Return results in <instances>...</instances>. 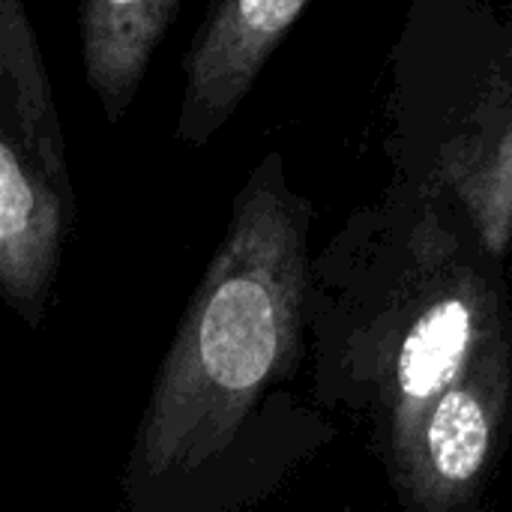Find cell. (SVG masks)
<instances>
[{
	"mask_svg": "<svg viewBox=\"0 0 512 512\" xmlns=\"http://www.w3.org/2000/svg\"><path fill=\"white\" fill-rule=\"evenodd\" d=\"M72 216L75 198L0 123V288L30 327L42 321Z\"/></svg>",
	"mask_w": 512,
	"mask_h": 512,
	"instance_id": "obj_4",
	"label": "cell"
},
{
	"mask_svg": "<svg viewBox=\"0 0 512 512\" xmlns=\"http://www.w3.org/2000/svg\"><path fill=\"white\" fill-rule=\"evenodd\" d=\"M0 87L3 126H9L36 165L75 198L48 72L33 39L24 0H0Z\"/></svg>",
	"mask_w": 512,
	"mask_h": 512,
	"instance_id": "obj_6",
	"label": "cell"
},
{
	"mask_svg": "<svg viewBox=\"0 0 512 512\" xmlns=\"http://www.w3.org/2000/svg\"><path fill=\"white\" fill-rule=\"evenodd\" d=\"M309 0H213L189 54L177 135L204 144L243 102Z\"/></svg>",
	"mask_w": 512,
	"mask_h": 512,
	"instance_id": "obj_3",
	"label": "cell"
},
{
	"mask_svg": "<svg viewBox=\"0 0 512 512\" xmlns=\"http://www.w3.org/2000/svg\"><path fill=\"white\" fill-rule=\"evenodd\" d=\"M450 180L492 255H504L512 240V108L504 120L456 153Z\"/></svg>",
	"mask_w": 512,
	"mask_h": 512,
	"instance_id": "obj_7",
	"label": "cell"
},
{
	"mask_svg": "<svg viewBox=\"0 0 512 512\" xmlns=\"http://www.w3.org/2000/svg\"><path fill=\"white\" fill-rule=\"evenodd\" d=\"M512 411V324L501 294L459 267L417 291L387 369L390 468L414 510L465 507Z\"/></svg>",
	"mask_w": 512,
	"mask_h": 512,
	"instance_id": "obj_2",
	"label": "cell"
},
{
	"mask_svg": "<svg viewBox=\"0 0 512 512\" xmlns=\"http://www.w3.org/2000/svg\"><path fill=\"white\" fill-rule=\"evenodd\" d=\"M180 0H81L84 72L111 123L138 93Z\"/></svg>",
	"mask_w": 512,
	"mask_h": 512,
	"instance_id": "obj_5",
	"label": "cell"
},
{
	"mask_svg": "<svg viewBox=\"0 0 512 512\" xmlns=\"http://www.w3.org/2000/svg\"><path fill=\"white\" fill-rule=\"evenodd\" d=\"M306 216L261 168L189 300L135 438L144 480L222 456L261 393L288 372L306 303Z\"/></svg>",
	"mask_w": 512,
	"mask_h": 512,
	"instance_id": "obj_1",
	"label": "cell"
}]
</instances>
